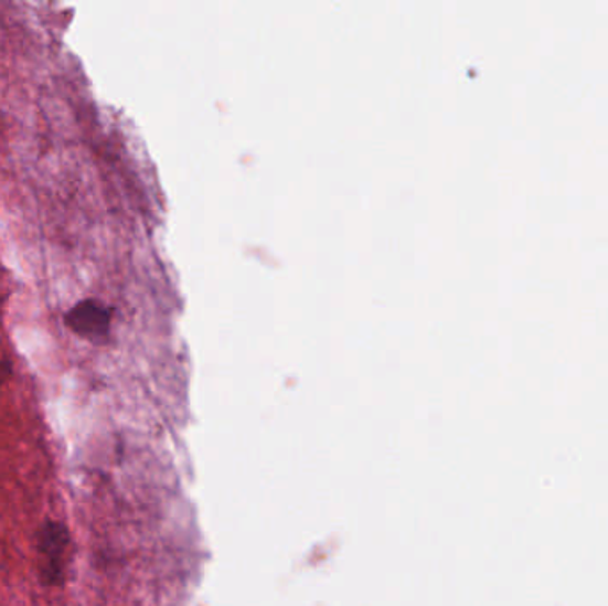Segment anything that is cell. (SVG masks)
Returning <instances> with one entry per match:
<instances>
[{"instance_id": "6da1fadb", "label": "cell", "mask_w": 608, "mask_h": 606, "mask_svg": "<svg viewBox=\"0 0 608 606\" xmlns=\"http://www.w3.org/2000/svg\"><path fill=\"white\" fill-rule=\"evenodd\" d=\"M38 570L46 587L63 585L72 561V535L66 524L46 520L38 530Z\"/></svg>"}, {"instance_id": "7a4b0ae2", "label": "cell", "mask_w": 608, "mask_h": 606, "mask_svg": "<svg viewBox=\"0 0 608 606\" xmlns=\"http://www.w3.org/2000/svg\"><path fill=\"white\" fill-rule=\"evenodd\" d=\"M64 325L87 342L104 343L109 340L113 310L98 299H83L64 313Z\"/></svg>"}, {"instance_id": "3957f363", "label": "cell", "mask_w": 608, "mask_h": 606, "mask_svg": "<svg viewBox=\"0 0 608 606\" xmlns=\"http://www.w3.org/2000/svg\"><path fill=\"white\" fill-rule=\"evenodd\" d=\"M11 375H13V365L10 361H0V386H4L10 381Z\"/></svg>"}]
</instances>
